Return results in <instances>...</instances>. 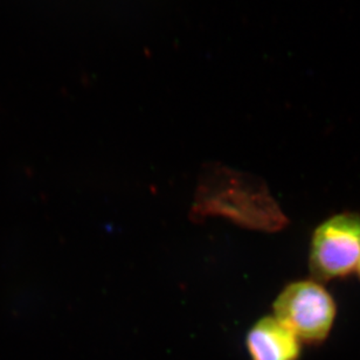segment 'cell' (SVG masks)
Wrapping results in <instances>:
<instances>
[{"mask_svg":"<svg viewBox=\"0 0 360 360\" xmlns=\"http://www.w3.org/2000/svg\"><path fill=\"white\" fill-rule=\"evenodd\" d=\"M274 316L292 331L301 343L326 342L336 322L337 304L319 281L301 280L288 284L273 304Z\"/></svg>","mask_w":360,"mask_h":360,"instance_id":"1","label":"cell"},{"mask_svg":"<svg viewBox=\"0 0 360 360\" xmlns=\"http://www.w3.org/2000/svg\"><path fill=\"white\" fill-rule=\"evenodd\" d=\"M356 271H357L358 275H359V278H360V260H359V264H358L357 270H356Z\"/></svg>","mask_w":360,"mask_h":360,"instance_id":"4","label":"cell"},{"mask_svg":"<svg viewBox=\"0 0 360 360\" xmlns=\"http://www.w3.org/2000/svg\"><path fill=\"white\" fill-rule=\"evenodd\" d=\"M360 260V214L343 212L326 219L312 233L309 267L319 282L349 276Z\"/></svg>","mask_w":360,"mask_h":360,"instance_id":"2","label":"cell"},{"mask_svg":"<svg viewBox=\"0 0 360 360\" xmlns=\"http://www.w3.org/2000/svg\"><path fill=\"white\" fill-rule=\"evenodd\" d=\"M246 347L252 360H298L301 357V340L275 316H266L250 328Z\"/></svg>","mask_w":360,"mask_h":360,"instance_id":"3","label":"cell"}]
</instances>
